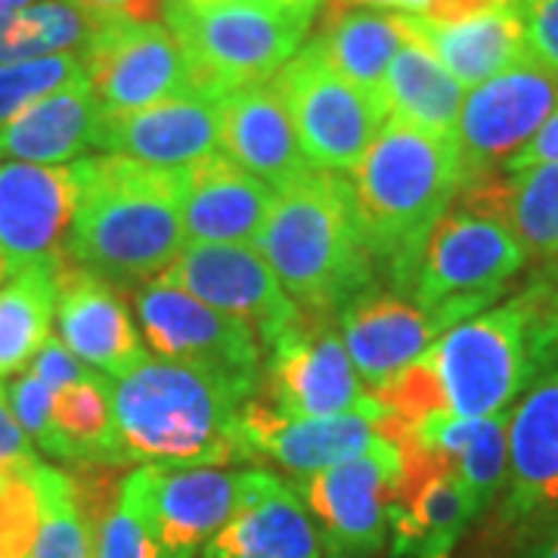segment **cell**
Listing matches in <instances>:
<instances>
[{"label": "cell", "instance_id": "cell-1", "mask_svg": "<svg viewBox=\"0 0 558 558\" xmlns=\"http://www.w3.org/2000/svg\"><path fill=\"white\" fill-rule=\"evenodd\" d=\"M75 218L65 258L137 292L180 258L186 236L180 220V171L149 168L124 156H90L72 165Z\"/></svg>", "mask_w": 558, "mask_h": 558}, {"label": "cell", "instance_id": "cell-2", "mask_svg": "<svg viewBox=\"0 0 558 558\" xmlns=\"http://www.w3.org/2000/svg\"><path fill=\"white\" fill-rule=\"evenodd\" d=\"M258 385L196 363L146 360L112 381L128 465L186 469L242 462L240 413Z\"/></svg>", "mask_w": 558, "mask_h": 558}, {"label": "cell", "instance_id": "cell-3", "mask_svg": "<svg viewBox=\"0 0 558 558\" xmlns=\"http://www.w3.org/2000/svg\"><path fill=\"white\" fill-rule=\"evenodd\" d=\"M462 183L457 137L432 134L398 119L381 131L354 168L360 236L395 292H410L422 245Z\"/></svg>", "mask_w": 558, "mask_h": 558}, {"label": "cell", "instance_id": "cell-4", "mask_svg": "<svg viewBox=\"0 0 558 558\" xmlns=\"http://www.w3.org/2000/svg\"><path fill=\"white\" fill-rule=\"evenodd\" d=\"M258 252L301 311L339 317L379 282V270L360 236L354 186L348 174L311 171L279 190Z\"/></svg>", "mask_w": 558, "mask_h": 558}, {"label": "cell", "instance_id": "cell-5", "mask_svg": "<svg viewBox=\"0 0 558 558\" xmlns=\"http://www.w3.org/2000/svg\"><path fill=\"white\" fill-rule=\"evenodd\" d=\"M453 416H502L558 360V295L534 274L512 299L447 329L428 351Z\"/></svg>", "mask_w": 558, "mask_h": 558}, {"label": "cell", "instance_id": "cell-6", "mask_svg": "<svg viewBox=\"0 0 558 558\" xmlns=\"http://www.w3.org/2000/svg\"><path fill=\"white\" fill-rule=\"evenodd\" d=\"M165 20L202 84L218 94L274 78L304 47L311 28L274 0H165Z\"/></svg>", "mask_w": 558, "mask_h": 558}, {"label": "cell", "instance_id": "cell-7", "mask_svg": "<svg viewBox=\"0 0 558 558\" xmlns=\"http://www.w3.org/2000/svg\"><path fill=\"white\" fill-rule=\"evenodd\" d=\"M524 264L527 255L509 227L450 208L422 245L410 295L444 336L494 307Z\"/></svg>", "mask_w": 558, "mask_h": 558}, {"label": "cell", "instance_id": "cell-8", "mask_svg": "<svg viewBox=\"0 0 558 558\" xmlns=\"http://www.w3.org/2000/svg\"><path fill=\"white\" fill-rule=\"evenodd\" d=\"M301 149L317 171L351 174L388 119L385 102L341 78L311 44L274 75Z\"/></svg>", "mask_w": 558, "mask_h": 558}, {"label": "cell", "instance_id": "cell-9", "mask_svg": "<svg viewBox=\"0 0 558 558\" xmlns=\"http://www.w3.org/2000/svg\"><path fill=\"white\" fill-rule=\"evenodd\" d=\"M81 53L100 119L208 90L178 38L159 22L102 20Z\"/></svg>", "mask_w": 558, "mask_h": 558}, {"label": "cell", "instance_id": "cell-10", "mask_svg": "<svg viewBox=\"0 0 558 558\" xmlns=\"http://www.w3.org/2000/svg\"><path fill=\"white\" fill-rule=\"evenodd\" d=\"M329 314L301 311V317L267 351L258 395L286 418H323L341 413H373L381 407L360 385L339 329Z\"/></svg>", "mask_w": 558, "mask_h": 558}, {"label": "cell", "instance_id": "cell-11", "mask_svg": "<svg viewBox=\"0 0 558 558\" xmlns=\"http://www.w3.org/2000/svg\"><path fill=\"white\" fill-rule=\"evenodd\" d=\"M400 481V450L376 440L366 453L295 478L323 558H376L388 543V512Z\"/></svg>", "mask_w": 558, "mask_h": 558}, {"label": "cell", "instance_id": "cell-12", "mask_svg": "<svg viewBox=\"0 0 558 558\" xmlns=\"http://www.w3.org/2000/svg\"><path fill=\"white\" fill-rule=\"evenodd\" d=\"M558 106V72L524 57L472 87L457 121L462 178L502 171Z\"/></svg>", "mask_w": 558, "mask_h": 558}, {"label": "cell", "instance_id": "cell-13", "mask_svg": "<svg viewBox=\"0 0 558 558\" xmlns=\"http://www.w3.org/2000/svg\"><path fill=\"white\" fill-rule=\"evenodd\" d=\"M248 475L252 469L227 472L220 465H137L124 475L121 490L137 502L165 558H196L202 546L236 515L248 494Z\"/></svg>", "mask_w": 558, "mask_h": 558}, {"label": "cell", "instance_id": "cell-14", "mask_svg": "<svg viewBox=\"0 0 558 558\" xmlns=\"http://www.w3.org/2000/svg\"><path fill=\"white\" fill-rule=\"evenodd\" d=\"M558 521V360L509 413V472L497 524L515 543Z\"/></svg>", "mask_w": 558, "mask_h": 558}, {"label": "cell", "instance_id": "cell-15", "mask_svg": "<svg viewBox=\"0 0 558 558\" xmlns=\"http://www.w3.org/2000/svg\"><path fill=\"white\" fill-rule=\"evenodd\" d=\"M134 295L143 336L161 360L171 363H196L242 381L260 385L264 373V348L252 326L227 317L190 292L149 282Z\"/></svg>", "mask_w": 558, "mask_h": 558}, {"label": "cell", "instance_id": "cell-16", "mask_svg": "<svg viewBox=\"0 0 558 558\" xmlns=\"http://www.w3.org/2000/svg\"><path fill=\"white\" fill-rule=\"evenodd\" d=\"M159 282L190 292L227 317L242 319L255 329L264 351L301 317V307L289 299L274 267L248 245L196 242L180 252Z\"/></svg>", "mask_w": 558, "mask_h": 558}, {"label": "cell", "instance_id": "cell-17", "mask_svg": "<svg viewBox=\"0 0 558 558\" xmlns=\"http://www.w3.org/2000/svg\"><path fill=\"white\" fill-rule=\"evenodd\" d=\"M398 450L400 481L388 512L391 556L447 558L472 521L481 519L478 506L444 453L416 435L400 440Z\"/></svg>", "mask_w": 558, "mask_h": 558}, {"label": "cell", "instance_id": "cell-18", "mask_svg": "<svg viewBox=\"0 0 558 558\" xmlns=\"http://www.w3.org/2000/svg\"><path fill=\"white\" fill-rule=\"evenodd\" d=\"M220 106L223 94L196 90L140 112L97 119L90 146L161 171H183L220 153Z\"/></svg>", "mask_w": 558, "mask_h": 558}, {"label": "cell", "instance_id": "cell-19", "mask_svg": "<svg viewBox=\"0 0 558 558\" xmlns=\"http://www.w3.org/2000/svg\"><path fill=\"white\" fill-rule=\"evenodd\" d=\"M72 218V165H0V258L10 274L62 258Z\"/></svg>", "mask_w": 558, "mask_h": 558}, {"label": "cell", "instance_id": "cell-20", "mask_svg": "<svg viewBox=\"0 0 558 558\" xmlns=\"http://www.w3.org/2000/svg\"><path fill=\"white\" fill-rule=\"evenodd\" d=\"M57 329L62 344L109 381L128 376L149 354L116 286L65 255L57 264Z\"/></svg>", "mask_w": 558, "mask_h": 558}, {"label": "cell", "instance_id": "cell-21", "mask_svg": "<svg viewBox=\"0 0 558 558\" xmlns=\"http://www.w3.org/2000/svg\"><path fill=\"white\" fill-rule=\"evenodd\" d=\"M373 413H341L323 418H286L255 395L240 413V444L245 459H270L279 469L317 475L339 462L366 453L376 440Z\"/></svg>", "mask_w": 558, "mask_h": 558}, {"label": "cell", "instance_id": "cell-22", "mask_svg": "<svg viewBox=\"0 0 558 558\" xmlns=\"http://www.w3.org/2000/svg\"><path fill=\"white\" fill-rule=\"evenodd\" d=\"M220 153L277 193L314 171L274 78L240 84L223 94Z\"/></svg>", "mask_w": 558, "mask_h": 558}, {"label": "cell", "instance_id": "cell-23", "mask_svg": "<svg viewBox=\"0 0 558 558\" xmlns=\"http://www.w3.org/2000/svg\"><path fill=\"white\" fill-rule=\"evenodd\" d=\"M277 193L223 153L180 171V220L190 245H255Z\"/></svg>", "mask_w": 558, "mask_h": 558}, {"label": "cell", "instance_id": "cell-24", "mask_svg": "<svg viewBox=\"0 0 558 558\" xmlns=\"http://www.w3.org/2000/svg\"><path fill=\"white\" fill-rule=\"evenodd\" d=\"M199 558H323V549L295 487L252 469L236 515L202 546Z\"/></svg>", "mask_w": 558, "mask_h": 558}, {"label": "cell", "instance_id": "cell-25", "mask_svg": "<svg viewBox=\"0 0 558 558\" xmlns=\"http://www.w3.org/2000/svg\"><path fill=\"white\" fill-rule=\"evenodd\" d=\"M341 341L360 376L373 388L428 354L440 329L395 289L369 286L339 314Z\"/></svg>", "mask_w": 558, "mask_h": 558}, {"label": "cell", "instance_id": "cell-26", "mask_svg": "<svg viewBox=\"0 0 558 558\" xmlns=\"http://www.w3.org/2000/svg\"><path fill=\"white\" fill-rule=\"evenodd\" d=\"M395 20L403 35L425 44L462 87H478L531 57L515 3L459 22H432L413 13H395Z\"/></svg>", "mask_w": 558, "mask_h": 558}, {"label": "cell", "instance_id": "cell-27", "mask_svg": "<svg viewBox=\"0 0 558 558\" xmlns=\"http://www.w3.org/2000/svg\"><path fill=\"white\" fill-rule=\"evenodd\" d=\"M97 102L87 75L57 94L28 106L22 116L0 128V159L28 165H62L78 159L94 143Z\"/></svg>", "mask_w": 558, "mask_h": 558}, {"label": "cell", "instance_id": "cell-28", "mask_svg": "<svg viewBox=\"0 0 558 558\" xmlns=\"http://www.w3.org/2000/svg\"><path fill=\"white\" fill-rule=\"evenodd\" d=\"M40 450L69 465H128L116 428L112 381L87 373L60 388L53 398L50 435Z\"/></svg>", "mask_w": 558, "mask_h": 558}, {"label": "cell", "instance_id": "cell-29", "mask_svg": "<svg viewBox=\"0 0 558 558\" xmlns=\"http://www.w3.org/2000/svg\"><path fill=\"white\" fill-rule=\"evenodd\" d=\"M416 438L450 459L481 515L497 506L509 472V413L487 418L450 413L425 422L416 428Z\"/></svg>", "mask_w": 558, "mask_h": 558}, {"label": "cell", "instance_id": "cell-30", "mask_svg": "<svg viewBox=\"0 0 558 558\" xmlns=\"http://www.w3.org/2000/svg\"><path fill=\"white\" fill-rule=\"evenodd\" d=\"M462 90L465 87L440 65L438 57L425 44L403 35V44L388 65L385 90H381L388 119H398L432 134L457 137L459 109L465 100Z\"/></svg>", "mask_w": 558, "mask_h": 558}, {"label": "cell", "instance_id": "cell-31", "mask_svg": "<svg viewBox=\"0 0 558 558\" xmlns=\"http://www.w3.org/2000/svg\"><path fill=\"white\" fill-rule=\"evenodd\" d=\"M403 44V28L395 13H381L373 7H354L329 13L311 47L329 62L341 78L357 84L369 97L385 102V75Z\"/></svg>", "mask_w": 558, "mask_h": 558}, {"label": "cell", "instance_id": "cell-32", "mask_svg": "<svg viewBox=\"0 0 558 558\" xmlns=\"http://www.w3.org/2000/svg\"><path fill=\"white\" fill-rule=\"evenodd\" d=\"M57 260L32 264L0 282V379L35 357L57 317Z\"/></svg>", "mask_w": 558, "mask_h": 558}, {"label": "cell", "instance_id": "cell-33", "mask_svg": "<svg viewBox=\"0 0 558 558\" xmlns=\"http://www.w3.org/2000/svg\"><path fill=\"white\" fill-rule=\"evenodd\" d=\"M100 22L72 0H35L0 20V65L84 50Z\"/></svg>", "mask_w": 558, "mask_h": 558}, {"label": "cell", "instance_id": "cell-34", "mask_svg": "<svg viewBox=\"0 0 558 558\" xmlns=\"http://www.w3.org/2000/svg\"><path fill=\"white\" fill-rule=\"evenodd\" d=\"M506 227L527 260H546L558 252V165H531L509 171Z\"/></svg>", "mask_w": 558, "mask_h": 558}, {"label": "cell", "instance_id": "cell-35", "mask_svg": "<svg viewBox=\"0 0 558 558\" xmlns=\"http://www.w3.org/2000/svg\"><path fill=\"white\" fill-rule=\"evenodd\" d=\"M44 469L38 457L0 469V558H32L44 521Z\"/></svg>", "mask_w": 558, "mask_h": 558}, {"label": "cell", "instance_id": "cell-36", "mask_svg": "<svg viewBox=\"0 0 558 558\" xmlns=\"http://www.w3.org/2000/svg\"><path fill=\"white\" fill-rule=\"evenodd\" d=\"M32 558H94V534L81 515L72 475L44 469V521Z\"/></svg>", "mask_w": 558, "mask_h": 558}, {"label": "cell", "instance_id": "cell-37", "mask_svg": "<svg viewBox=\"0 0 558 558\" xmlns=\"http://www.w3.org/2000/svg\"><path fill=\"white\" fill-rule=\"evenodd\" d=\"M84 78V53H53L38 60L0 65V128L22 116L28 106Z\"/></svg>", "mask_w": 558, "mask_h": 558}, {"label": "cell", "instance_id": "cell-38", "mask_svg": "<svg viewBox=\"0 0 558 558\" xmlns=\"http://www.w3.org/2000/svg\"><path fill=\"white\" fill-rule=\"evenodd\" d=\"M373 400L379 403L385 413H391L403 425H410L413 432L422 428L425 422H432V418L453 413L432 354H422L410 366H403L400 373H395L391 379L376 385L373 388Z\"/></svg>", "mask_w": 558, "mask_h": 558}, {"label": "cell", "instance_id": "cell-39", "mask_svg": "<svg viewBox=\"0 0 558 558\" xmlns=\"http://www.w3.org/2000/svg\"><path fill=\"white\" fill-rule=\"evenodd\" d=\"M94 558H165L159 539L153 537L137 502L124 490H121L119 506L97 527Z\"/></svg>", "mask_w": 558, "mask_h": 558}, {"label": "cell", "instance_id": "cell-40", "mask_svg": "<svg viewBox=\"0 0 558 558\" xmlns=\"http://www.w3.org/2000/svg\"><path fill=\"white\" fill-rule=\"evenodd\" d=\"M53 398H57V391L47 381H40L32 369L16 373V379L7 388V403H10L13 416L20 422L22 432L28 435V440L38 447H44V440L50 435Z\"/></svg>", "mask_w": 558, "mask_h": 558}, {"label": "cell", "instance_id": "cell-41", "mask_svg": "<svg viewBox=\"0 0 558 558\" xmlns=\"http://www.w3.org/2000/svg\"><path fill=\"white\" fill-rule=\"evenodd\" d=\"M527 53L558 72V0H512Z\"/></svg>", "mask_w": 558, "mask_h": 558}, {"label": "cell", "instance_id": "cell-42", "mask_svg": "<svg viewBox=\"0 0 558 558\" xmlns=\"http://www.w3.org/2000/svg\"><path fill=\"white\" fill-rule=\"evenodd\" d=\"M25 369H32V373H35L40 381H47L53 391H60V388L84 379V376L90 373V369H84V363L62 344L60 336H47L44 344L35 351V357L28 360Z\"/></svg>", "mask_w": 558, "mask_h": 558}, {"label": "cell", "instance_id": "cell-43", "mask_svg": "<svg viewBox=\"0 0 558 558\" xmlns=\"http://www.w3.org/2000/svg\"><path fill=\"white\" fill-rule=\"evenodd\" d=\"M97 20L156 22L165 13V0H72Z\"/></svg>", "mask_w": 558, "mask_h": 558}, {"label": "cell", "instance_id": "cell-44", "mask_svg": "<svg viewBox=\"0 0 558 558\" xmlns=\"http://www.w3.org/2000/svg\"><path fill=\"white\" fill-rule=\"evenodd\" d=\"M531 165H558V106L553 109V116L543 121V128L534 134V140L502 171H521Z\"/></svg>", "mask_w": 558, "mask_h": 558}, {"label": "cell", "instance_id": "cell-45", "mask_svg": "<svg viewBox=\"0 0 558 558\" xmlns=\"http://www.w3.org/2000/svg\"><path fill=\"white\" fill-rule=\"evenodd\" d=\"M32 457H35L32 440H28V435L22 432L20 422L13 416V410H10V403H7V388H3V381H0V469Z\"/></svg>", "mask_w": 558, "mask_h": 558}, {"label": "cell", "instance_id": "cell-46", "mask_svg": "<svg viewBox=\"0 0 558 558\" xmlns=\"http://www.w3.org/2000/svg\"><path fill=\"white\" fill-rule=\"evenodd\" d=\"M519 558H558V521L539 527L537 534L524 539Z\"/></svg>", "mask_w": 558, "mask_h": 558}, {"label": "cell", "instance_id": "cell-47", "mask_svg": "<svg viewBox=\"0 0 558 558\" xmlns=\"http://www.w3.org/2000/svg\"><path fill=\"white\" fill-rule=\"evenodd\" d=\"M279 10H286V13H292L295 20L301 22H314V16H317V10L326 3V0H274Z\"/></svg>", "mask_w": 558, "mask_h": 558}, {"label": "cell", "instance_id": "cell-48", "mask_svg": "<svg viewBox=\"0 0 558 558\" xmlns=\"http://www.w3.org/2000/svg\"><path fill=\"white\" fill-rule=\"evenodd\" d=\"M329 3V13H339V10H354V7H391V0H326Z\"/></svg>", "mask_w": 558, "mask_h": 558}, {"label": "cell", "instance_id": "cell-49", "mask_svg": "<svg viewBox=\"0 0 558 558\" xmlns=\"http://www.w3.org/2000/svg\"><path fill=\"white\" fill-rule=\"evenodd\" d=\"M428 3H432V0H391V7H398V13H413V16L425 13Z\"/></svg>", "mask_w": 558, "mask_h": 558}, {"label": "cell", "instance_id": "cell-50", "mask_svg": "<svg viewBox=\"0 0 558 558\" xmlns=\"http://www.w3.org/2000/svg\"><path fill=\"white\" fill-rule=\"evenodd\" d=\"M539 277L546 279V282H549V286L556 289V295H558V252H556V255H553V258L546 260V264H543Z\"/></svg>", "mask_w": 558, "mask_h": 558}, {"label": "cell", "instance_id": "cell-51", "mask_svg": "<svg viewBox=\"0 0 558 558\" xmlns=\"http://www.w3.org/2000/svg\"><path fill=\"white\" fill-rule=\"evenodd\" d=\"M28 3H35V0H0V20L10 16V13H16L22 7H28Z\"/></svg>", "mask_w": 558, "mask_h": 558}, {"label": "cell", "instance_id": "cell-52", "mask_svg": "<svg viewBox=\"0 0 558 558\" xmlns=\"http://www.w3.org/2000/svg\"><path fill=\"white\" fill-rule=\"evenodd\" d=\"M7 277H10V267H7V264H3V258H0V282H3Z\"/></svg>", "mask_w": 558, "mask_h": 558}, {"label": "cell", "instance_id": "cell-53", "mask_svg": "<svg viewBox=\"0 0 558 558\" xmlns=\"http://www.w3.org/2000/svg\"><path fill=\"white\" fill-rule=\"evenodd\" d=\"M190 3H230V0H190Z\"/></svg>", "mask_w": 558, "mask_h": 558}]
</instances>
